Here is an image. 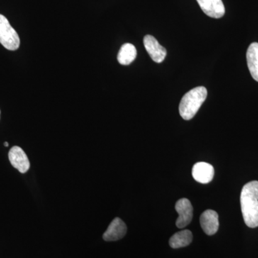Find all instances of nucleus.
<instances>
[{
	"label": "nucleus",
	"instance_id": "f257e3e1",
	"mask_svg": "<svg viewBox=\"0 0 258 258\" xmlns=\"http://www.w3.org/2000/svg\"><path fill=\"white\" fill-rule=\"evenodd\" d=\"M241 210L244 223L250 228L258 227V181L247 183L240 195Z\"/></svg>",
	"mask_w": 258,
	"mask_h": 258
},
{
	"label": "nucleus",
	"instance_id": "f03ea898",
	"mask_svg": "<svg viewBox=\"0 0 258 258\" xmlns=\"http://www.w3.org/2000/svg\"><path fill=\"white\" fill-rule=\"evenodd\" d=\"M207 96L208 91L207 88L203 86L193 88L189 92L186 93L180 102V115L184 120H191L198 113L200 107L206 100Z\"/></svg>",
	"mask_w": 258,
	"mask_h": 258
},
{
	"label": "nucleus",
	"instance_id": "7ed1b4c3",
	"mask_svg": "<svg viewBox=\"0 0 258 258\" xmlns=\"http://www.w3.org/2000/svg\"><path fill=\"white\" fill-rule=\"evenodd\" d=\"M0 43L12 51L18 50L20 44L18 34L3 15H0Z\"/></svg>",
	"mask_w": 258,
	"mask_h": 258
},
{
	"label": "nucleus",
	"instance_id": "20e7f679",
	"mask_svg": "<svg viewBox=\"0 0 258 258\" xmlns=\"http://www.w3.org/2000/svg\"><path fill=\"white\" fill-rule=\"evenodd\" d=\"M175 209L179 217L176 220V225L178 228H184L191 222L193 217V207L189 200L181 199L176 202Z\"/></svg>",
	"mask_w": 258,
	"mask_h": 258
},
{
	"label": "nucleus",
	"instance_id": "39448f33",
	"mask_svg": "<svg viewBox=\"0 0 258 258\" xmlns=\"http://www.w3.org/2000/svg\"><path fill=\"white\" fill-rule=\"evenodd\" d=\"M144 45L151 58L157 63H161L165 59L166 50L158 42L157 39L152 35H147L144 37Z\"/></svg>",
	"mask_w": 258,
	"mask_h": 258
},
{
	"label": "nucleus",
	"instance_id": "423d86ee",
	"mask_svg": "<svg viewBox=\"0 0 258 258\" xmlns=\"http://www.w3.org/2000/svg\"><path fill=\"white\" fill-rule=\"evenodd\" d=\"M9 159L13 167L22 174H25L30 169V164L28 156L20 147L15 146L10 149Z\"/></svg>",
	"mask_w": 258,
	"mask_h": 258
},
{
	"label": "nucleus",
	"instance_id": "0eeeda50",
	"mask_svg": "<svg viewBox=\"0 0 258 258\" xmlns=\"http://www.w3.org/2000/svg\"><path fill=\"white\" fill-rule=\"evenodd\" d=\"M200 8L210 18H221L225 14V8L222 0H197Z\"/></svg>",
	"mask_w": 258,
	"mask_h": 258
},
{
	"label": "nucleus",
	"instance_id": "6e6552de",
	"mask_svg": "<svg viewBox=\"0 0 258 258\" xmlns=\"http://www.w3.org/2000/svg\"><path fill=\"white\" fill-rule=\"evenodd\" d=\"M215 170L211 164L198 162L192 168V176L195 181L201 184H208L213 179Z\"/></svg>",
	"mask_w": 258,
	"mask_h": 258
},
{
	"label": "nucleus",
	"instance_id": "1a4fd4ad",
	"mask_svg": "<svg viewBox=\"0 0 258 258\" xmlns=\"http://www.w3.org/2000/svg\"><path fill=\"white\" fill-rule=\"evenodd\" d=\"M200 225L208 235H213L219 229V216L216 212L208 210L200 216Z\"/></svg>",
	"mask_w": 258,
	"mask_h": 258
},
{
	"label": "nucleus",
	"instance_id": "9d476101",
	"mask_svg": "<svg viewBox=\"0 0 258 258\" xmlns=\"http://www.w3.org/2000/svg\"><path fill=\"white\" fill-rule=\"evenodd\" d=\"M127 232V227L121 219L116 217L108 226L103 237L106 241H116L123 238Z\"/></svg>",
	"mask_w": 258,
	"mask_h": 258
},
{
	"label": "nucleus",
	"instance_id": "9b49d317",
	"mask_svg": "<svg viewBox=\"0 0 258 258\" xmlns=\"http://www.w3.org/2000/svg\"><path fill=\"white\" fill-rule=\"evenodd\" d=\"M247 62L252 79L258 82V43L253 42L247 51Z\"/></svg>",
	"mask_w": 258,
	"mask_h": 258
},
{
	"label": "nucleus",
	"instance_id": "f8f14e48",
	"mask_svg": "<svg viewBox=\"0 0 258 258\" xmlns=\"http://www.w3.org/2000/svg\"><path fill=\"white\" fill-rule=\"evenodd\" d=\"M192 239L193 235L191 231L189 230L180 231L171 236L169 240V245L174 249L186 247L191 244Z\"/></svg>",
	"mask_w": 258,
	"mask_h": 258
},
{
	"label": "nucleus",
	"instance_id": "ddd939ff",
	"mask_svg": "<svg viewBox=\"0 0 258 258\" xmlns=\"http://www.w3.org/2000/svg\"><path fill=\"white\" fill-rule=\"evenodd\" d=\"M137 55V51L132 44L125 43L120 47L117 59L118 62L123 66H128L134 62Z\"/></svg>",
	"mask_w": 258,
	"mask_h": 258
},
{
	"label": "nucleus",
	"instance_id": "4468645a",
	"mask_svg": "<svg viewBox=\"0 0 258 258\" xmlns=\"http://www.w3.org/2000/svg\"><path fill=\"white\" fill-rule=\"evenodd\" d=\"M4 145L5 146V147H8V146H9V144H8V142H5Z\"/></svg>",
	"mask_w": 258,
	"mask_h": 258
}]
</instances>
